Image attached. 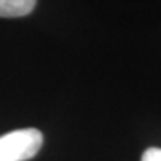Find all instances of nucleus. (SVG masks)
Instances as JSON below:
<instances>
[{"label":"nucleus","mask_w":161,"mask_h":161,"mask_svg":"<svg viewBox=\"0 0 161 161\" xmlns=\"http://www.w3.org/2000/svg\"><path fill=\"white\" fill-rule=\"evenodd\" d=\"M43 145V133L36 128L13 130L0 136V161H26L36 156Z\"/></svg>","instance_id":"nucleus-1"},{"label":"nucleus","mask_w":161,"mask_h":161,"mask_svg":"<svg viewBox=\"0 0 161 161\" xmlns=\"http://www.w3.org/2000/svg\"><path fill=\"white\" fill-rule=\"evenodd\" d=\"M36 0H0V17L17 18L31 13Z\"/></svg>","instance_id":"nucleus-2"},{"label":"nucleus","mask_w":161,"mask_h":161,"mask_svg":"<svg viewBox=\"0 0 161 161\" xmlns=\"http://www.w3.org/2000/svg\"><path fill=\"white\" fill-rule=\"evenodd\" d=\"M142 161H161V148H148L143 153Z\"/></svg>","instance_id":"nucleus-3"}]
</instances>
